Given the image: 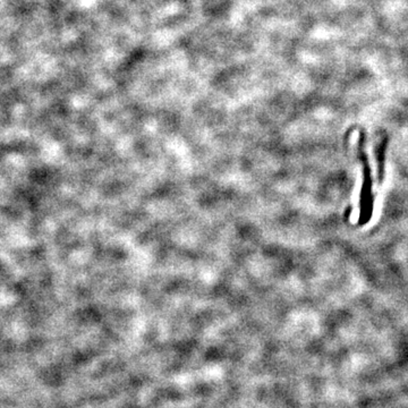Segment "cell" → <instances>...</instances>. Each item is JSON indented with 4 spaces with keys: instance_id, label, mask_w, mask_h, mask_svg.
Returning a JSON list of instances; mask_svg holds the SVG:
<instances>
[{
    "instance_id": "6da1fadb",
    "label": "cell",
    "mask_w": 408,
    "mask_h": 408,
    "mask_svg": "<svg viewBox=\"0 0 408 408\" xmlns=\"http://www.w3.org/2000/svg\"><path fill=\"white\" fill-rule=\"evenodd\" d=\"M364 138H360L358 151H360V160L363 162V187H362V194H360V224H366L372 216L373 212V196H372V177L370 173L369 162L364 152L363 147Z\"/></svg>"
}]
</instances>
